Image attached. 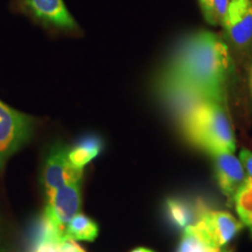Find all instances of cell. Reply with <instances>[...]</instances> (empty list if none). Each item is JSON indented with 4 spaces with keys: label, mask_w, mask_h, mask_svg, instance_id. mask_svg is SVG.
<instances>
[{
    "label": "cell",
    "mask_w": 252,
    "mask_h": 252,
    "mask_svg": "<svg viewBox=\"0 0 252 252\" xmlns=\"http://www.w3.org/2000/svg\"><path fill=\"white\" fill-rule=\"evenodd\" d=\"M82 176L75 178L47 195L45 215L65 234L72 217L80 213Z\"/></svg>",
    "instance_id": "obj_5"
},
{
    "label": "cell",
    "mask_w": 252,
    "mask_h": 252,
    "mask_svg": "<svg viewBox=\"0 0 252 252\" xmlns=\"http://www.w3.org/2000/svg\"><path fill=\"white\" fill-rule=\"evenodd\" d=\"M230 0H198L203 18L212 26L222 25Z\"/></svg>",
    "instance_id": "obj_15"
},
{
    "label": "cell",
    "mask_w": 252,
    "mask_h": 252,
    "mask_svg": "<svg viewBox=\"0 0 252 252\" xmlns=\"http://www.w3.org/2000/svg\"><path fill=\"white\" fill-rule=\"evenodd\" d=\"M82 252H86V251H84V250H83V251H82Z\"/></svg>",
    "instance_id": "obj_22"
},
{
    "label": "cell",
    "mask_w": 252,
    "mask_h": 252,
    "mask_svg": "<svg viewBox=\"0 0 252 252\" xmlns=\"http://www.w3.org/2000/svg\"><path fill=\"white\" fill-rule=\"evenodd\" d=\"M33 127V118L0 100V169L12 154L27 143Z\"/></svg>",
    "instance_id": "obj_4"
},
{
    "label": "cell",
    "mask_w": 252,
    "mask_h": 252,
    "mask_svg": "<svg viewBox=\"0 0 252 252\" xmlns=\"http://www.w3.org/2000/svg\"><path fill=\"white\" fill-rule=\"evenodd\" d=\"M180 117L185 133L191 143L210 154L235 153V135L225 100L203 99L186 110Z\"/></svg>",
    "instance_id": "obj_2"
},
{
    "label": "cell",
    "mask_w": 252,
    "mask_h": 252,
    "mask_svg": "<svg viewBox=\"0 0 252 252\" xmlns=\"http://www.w3.org/2000/svg\"><path fill=\"white\" fill-rule=\"evenodd\" d=\"M215 252H230V251H224V250H223V249H220V250L215 251Z\"/></svg>",
    "instance_id": "obj_20"
},
{
    "label": "cell",
    "mask_w": 252,
    "mask_h": 252,
    "mask_svg": "<svg viewBox=\"0 0 252 252\" xmlns=\"http://www.w3.org/2000/svg\"><path fill=\"white\" fill-rule=\"evenodd\" d=\"M212 156L219 187L229 201H234L236 194L248 180L244 167L232 152H217Z\"/></svg>",
    "instance_id": "obj_8"
},
{
    "label": "cell",
    "mask_w": 252,
    "mask_h": 252,
    "mask_svg": "<svg viewBox=\"0 0 252 252\" xmlns=\"http://www.w3.org/2000/svg\"><path fill=\"white\" fill-rule=\"evenodd\" d=\"M193 226L210 247L223 249L237 236L244 225L228 212L213 210L203 204H198L197 219Z\"/></svg>",
    "instance_id": "obj_3"
},
{
    "label": "cell",
    "mask_w": 252,
    "mask_h": 252,
    "mask_svg": "<svg viewBox=\"0 0 252 252\" xmlns=\"http://www.w3.org/2000/svg\"><path fill=\"white\" fill-rule=\"evenodd\" d=\"M235 209L244 226L252 224V180L248 179L234 198Z\"/></svg>",
    "instance_id": "obj_13"
},
{
    "label": "cell",
    "mask_w": 252,
    "mask_h": 252,
    "mask_svg": "<svg viewBox=\"0 0 252 252\" xmlns=\"http://www.w3.org/2000/svg\"><path fill=\"white\" fill-rule=\"evenodd\" d=\"M248 83H249V90H250V94L252 98V61L248 69Z\"/></svg>",
    "instance_id": "obj_18"
},
{
    "label": "cell",
    "mask_w": 252,
    "mask_h": 252,
    "mask_svg": "<svg viewBox=\"0 0 252 252\" xmlns=\"http://www.w3.org/2000/svg\"><path fill=\"white\" fill-rule=\"evenodd\" d=\"M249 230H250V232H251V235H252V224L250 225V226H249V228H248Z\"/></svg>",
    "instance_id": "obj_21"
},
{
    "label": "cell",
    "mask_w": 252,
    "mask_h": 252,
    "mask_svg": "<svg viewBox=\"0 0 252 252\" xmlns=\"http://www.w3.org/2000/svg\"><path fill=\"white\" fill-rule=\"evenodd\" d=\"M225 36L236 49L252 47V0H230L222 21Z\"/></svg>",
    "instance_id": "obj_6"
},
{
    "label": "cell",
    "mask_w": 252,
    "mask_h": 252,
    "mask_svg": "<svg viewBox=\"0 0 252 252\" xmlns=\"http://www.w3.org/2000/svg\"><path fill=\"white\" fill-rule=\"evenodd\" d=\"M60 242L61 241H41L32 245L31 252H61Z\"/></svg>",
    "instance_id": "obj_16"
},
{
    "label": "cell",
    "mask_w": 252,
    "mask_h": 252,
    "mask_svg": "<svg viewBox=\"0 0 252 252\" xmlns=\"http://www.w3.org/2000/svg\"><path fill=\"white\" fill-rule=\"evenodd\" d=\"M132 252H154V251L150 250V249H146V248H137V249H134Z\"/></svg>",
    "instance_id": "obj_19"
},
{
    "label": "cell",
    "mask_w": 252,
    "mask_h": 252,
    "mask_svg": "<svg viewBox=\"0 0 252 252\" xmlns=\"http://www.w3.org/2000/svg\"><path fill=\"white\" fill-rule=\"evenodd\" d=\"M220 249H214L209 243L196 231L193 224L186 226L184 235L176 252H215Z\"/></svg>",
    "instance_id": "obj_14"
},
{
    "label": "cell",
    "mask_w": 252,
    "mask_h": 252,
    "mask_svg": "<svg viewBox=\"0 0 252 252\" xmlns=\"http://www.w3.org/2000/svg\"><path fill=\"white\" fill-rule=\"evenodd\" d=\"M69 147L64 145H55L46 159L42 171V185L46 195L52 193L72 179L82 176L83 171H78L70 165L68 160Z\"/></svg>",
    "instance_id": "obj_7"
},
{
    "label": "cell",
    "mask_w": 252,
    "mask_h": 252,
    "mask_svg": "<svg viewBox=\"0 0 252 252\" xmlns=\"http://www.w3.org/2000/svg\"><path fill=\"white\" fill-rule=\"evenodd\" d=\"M197 209L198 204L194 208L182 198L171 197L166 201L167 216L176 228L185 229L186 226L193 224L197 219Z\"/></svg>",
    "instance_id": "obj_11"
},
{
    "label": "cell",
    "mask_w": 252,
    "mask_h": 252,
    "mask_svg": "<svg viewBox=\"0 0 252 252\" xmlns=\"http://www.w3.org/2000/svg\"><path fill=\"white\" fill-rule=\"evenodd\" d=\"M239 160L243 165L248 179L252 180V152L248 149H242L239 153Z\"/></svg>",
    "instance_id": "obj_17"
},
{
    "label": "cell",
    "mask_w": 252,
    "mask_h": 252,
    "mask_svg": "<svg viewBox=\"0 0 252 252\" xmlns=\"http://www.w3.org/2000/svg\"><path fill=\"white\" fill-rule=\"evenodd\" d=\"M34 17L49 26L60 30H76L77 24L69 13L63 0H24Z\"/></svg>",
    "instance_id": "obj_9"
},
{
    "label": "cell",
    "mask_w": 252,
    "mask_h": 252,
    "mask_svg": "<svg viewBox=\"0 0 252 252\" xmlns=\"http://www.w3.org/2000/svg\"><path fill=\"white\" fill-rule=\"evenodd\" d=\"M65 236L74 241L93 242L98 236V225L90 217L78 213L69 220Z\"/></svg>",
    "instance_id": "obj_12"
},
{
    "label": "cell",
    "mask_w": 252,
    "mask_h": 252,
    "mask_svg": "<svg viewBox=\"0 0 252 252\" xmlns=\"http://www.w3.org/2000/svg\"><path fill=\"white\" fill-rule=\"evenodd\" d=\"M166 70L208 98L226 100L232 61L228 45L213 32L201 31L188 36Z\"/></svg>",
    "instance_id": "obj_1"
},
{
    "label": "cell",
    "mask_w": 252,
    "mask_h": 252,
    "mask_svg": "<svg viewBox=\"0 0 252 252\" xmlns=\"http://www.w3.org/2000/svg\"><path fill=\"white\" fill-rule=\"evenodd\" d=\"M103 149V141L94 134L86 135L69 149L68 160L70 165L78 171H83L88 163L96 158Z\"/></svg>",
    "instance_id": "obj_10"
}]
</instances>
